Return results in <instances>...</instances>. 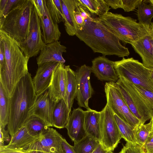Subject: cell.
I'll use <instances>...</instances> for the list:
<instances>
[{
    "mask_svg": "<svg viewBox=\"0 0 153 153\" xmlns=\"http://www.w3.org/2000/svg\"><path fill=\"white\" fill-rule=\"evenodd\" d=\"M82 29L76 36L95 53L103 56L115 55L119 57L128 56V48L121 43L120 39L99 20L93 17L85 20Z\"/></svg>",
    "mask_w": 153,
    "mask_h": 153,
    "instance_id": "1",
    "label": "cell"
},
{
    "mask_svg": "<svg viewBox=\"0 0 153 153\" xmlns=\"http://www.w3.org/2000/svg\"><path fill=\"white\" fill-rule=\"evenodd\" d=\"M0 39L5 53L4 63L0 68V82L10 97L18 82L28 72L29 59L25 56L16 42L1 29Z\"/></svg>",
    "mask_w": 153,
    "mask_h": 153,
    "instance_id": "2",
    "label": "cell"
},
{
    "mask_svg": "<svg viewBox=\"0 0 153 153\" xmlns=\"http://www.w3.org/2000/svg\"><path fill=\"white\" fill-rule=\"evenodd\" d=\"M36 97L31 75L28 72L18 82L10 97L7 130L11 137L30 116V111Z\"/></svg>",
    "mask_w": 153,
    "mask_h": 153,
    "instance_id": "3",
    "label": "cell"
},
{
    "mask_svg": "<svg viewBox=\"0 0 153 153\" xmlns=\"http://www.w3.org/2000/svg\"><path fill=\"white\" fill-rule=\"evenodd\" d=\"M98 17L108 30L126 43L131 44L150 33L149 28L130 17L108 12Z\"/></svg>",
    "mask_w": 153,
    "mask_h": 153,
    "instance_id": "4",
    "label": "cell"
},
{
    "mask_svg": "<svg viewBox=\"0 0 153 153\" xmlns=\"http://www.w3.org/2000/svg\"><path fill=\"white\" fill-rule=\"evenodd\" d=\"M33 6L32 0H21L0 25V29L16 42L24 40L29 32Z\"/></svg>",
    "mask_w": 153,
    "mask_h": 153,
    "instance_id": "5",
    "label": "cell"
},
{
    "mask_svg": "<svg viewBox=\"0 0 153 153\" xmlns=\"http://www.w3.org/2000/svg\"><path fill=\"white\" fill-rule=\"evenodd\" d=\"M114 67L119 77L153 92L151 69L145 67L138 60L132 57H123L120 60L114 62Z\"/></svg>",
    "mask_w": 153,
    "mask_h": 153,
    "instance_id": "6",
    "label": "cell"
},
{
    "mask_svg": "<svg viewBox=\"0 0 153 153\" xmlns=\"http://www.w3.org/2000/svg\"><path fill=\"white\" fill-rule=\"evenodd\" d=\"M125 103L132 114L144 124L151 119L153 109L142 98L132 84L125 79L119 76L115 82Z\"/></svg>",
    "mask_w": 153,
    "mask_h": 153,
    "instance_id": "7",
    "label": "cell"
},
{
    "mask_svg": "<svg viewBox=\"0 0 153 153\" xmlns=\"http://www.w3.org/2000/svg\"><path fill=\"white\" fill-rule=\"evenodd\" d=\"M16 42L25 56L29 59L36 56L46 45L42 38L40 19L33 4L28 35L23 41Z\"/></svg>",
    "mask_w": 153,
    "mask_h": 153,
    "instance_id": "8",
    "label": "cell"
},
{
    "mask_svg": "<svg viewBox=\"0 0 153 153\" xmlns=\"http://www.w3.org/2000/svg\"><path fill=\"white\" fill-rule=\"evenodd\" d=\"M106 104L119 117L135 128L140 121L131 112L123 100L115 82H108L105 85Z\"/></svg>",
    "mask_w": 153,
    "mask_h": 153,
    "instance_id": "9",
    "label": "cell"
},
{
    "mask_svg": "<svg viewBox=\"0 0 153 153\" xmlns=\"http://www.w3.org/2000/svg\"><path fill=\"white\" fill-rule=\"evenodd\" d=\"M100 112V143L106 149L112 152L117 146L122 137L114 119L113 112L106 104Z\"/></svg>",
    "mask_w": 153,
    "mask_h": 153,
    "instance_id": "10",
    "label": "cell"
},
{
    "mask_svg": "<svg viewBox=\"0 0 153 153\" xmlns=\"http://www.w3.org/2000/svg\"><path fill=\"white\" fill-rule=\"evenodd\" d=\"M63 138L56 129L48 127L26 149L47 153H64L62 144Z\"/></svg>",
    "mask_w": 153,
    "mask_h": 153,
    "instance_id": "11",
    "label": "cell"
},
{
    "mask_svg": "<svg viewBox=\"0 0 153 153\" xmlns=\"http://www.w3.org/2000/svg\"><path fill=\"white\" fill-rule=\"evenodd\" d=\"M91 67L85 64L80 66L75 72L77 81L76 100L79 106L90 110L89 100L91 97L94 90L90 82Z\"/></svg>",
    "mask_w": 153,
    "mask_h": 153,
    "instance_id": "12",
    "label": "cell"
},
{
    "mask_svg": "<svg viewBox=\"0 0 153 153\" xmlns=\"http://www.w3.org/2000/svg\"><path fill=\"white\" fill-rule=\"evenodd\" d=\"M55 102L51 98L48 88L37 96L35 102L30 112L44 120L48 127H53V115Z\"/></svg>",
    "mask_w": 153,
    "mask_h": 153,
    "instance_id": "13",
    "label": "cell"
},
{
    "mask_svg": "<svg viewBox=\"0 0 153 153\" xmlns=\"http://www.w3.org/2000/svg\"><path fill=\"white\" fill-rule=\"evenodd\" d=\"M59 63L54 70L48 88L49 95L55 102L65 99L66 84V67Z\"/></svg>",
    "mask_w": 153,
    "mask_h": 153,
    "instance_id": "14",
    "label": "cell"
},
{
    "mask_svg": "<svg viewBox=\"0 0 153 153\" xmlns=\"http://www.w3.org/2000/svg\"><path fill=\"white\" fill-rule=\"evenodd\" d=\"M92 72L98 80L101 81L116 82L119 79L114 67V62L105 56H99L92 61Z\"/></svg>",
    "mask_w": 153,
    "mask_h": 153,
    "instance_id": "15",
    "label": "cell"
},
{
    "mask_svg": "<svg viewBox=\"0 0 153 153\" xmlns=\"http://www.w3.org/2000/svg\"><path fill=\"white\" fill-rule=\"evenodd\" d=\"M85 115V111L81 108L74 109L65 127L68 135L74 143L87 135L84 124Z\"/></svg>",
    "mask_w": 153,
    "mask_h": 153,
    "instance_id": "16",
    "label": "cell"
},
{
    "mask_svg": "<svg viewBox=\"0 0 153 153\" xmlns=\"http://www.w3.org/2000/svg\"><path fill=\"white\" fill-rule=\"evenodd\" d=\"M59 63L51 62L38 66L36 74L32 79L34 90L37 96L48 88L53 72Z\"/></svg>",
    "mask_w": 153,
    "mask_h": 153,
    "instance_id": "17",
    "label": "cell"
},
{
    "mask_svg": "<svg viewBox=\"0 0 153 153\" xmlns=\"http://www.w3.org/2000/svg\"><path fill=\"white\" fill-rule=\"evenodd\" d=\"M66 52V47L57 41L47 44L41 50L36 58L38 66L47 62H56L64 63L65 62L62 56L63 53Z\"/></svg>",
    "mask_w": 153,
    "mask_h": 153,
    "instance_id": "18",
    "label": "cell"
},
{
    "mask_svg": "<svg viewBox=\"0 0 153 153\" xmlns=\"http://www.w3.org/2000/svg\"><path fill=\"white\" fill-rule=\"evenodd\" d=\"M45 11L40 17L43 40L45 44L58 41L61 35L58 25L52 19L47 8L46 0H43Z\"/></svg>",
    "mask_w": 153,
    "mask_h": 153,
    "instance_id": "19",
    "label": "cell"
},
{
    "mask_svg": "<svg viewBox=\"0 0 153 153\" xmlns=\"http://www.w3.org/2000/svg\"><path fill=\"white\" fill-rule=\"evenodd\" d=\"M131 45L141 57L144 66L153 68V37L150 33Z\"/></svg>",
    "mask_w": 153,
    "mask_h": 153,
    "instance_id": "20",
    "label": "cell"
},
{
    "mask_svg": "<svg viewBox=\"0 0 153 153\" xmlns=\"http://www.w3.org/2000/svg\"><path fill=\"white\" fill-rule=\"evenodd\" d=\"M65 17L64 25L65 31L69 36L76 35L78 29L74 17L77 0H60Z\"/></svg>",
    "mask_w": 153,
    "mask_h": 153,
    "instance_id": "21",
    "label": "cell"
},
{
    "mask_svg": "<svg viewBox=\"0 0 153 153\" xmlns=\"http://www.w3.org/2000/svg\"><path fill=\"white\" fill-rule=\"evenodd\" d=\"M84 124L87 135L101 140L100 130V112L91 109L85 111Z\"/></svg>",
    "mask_w": 153,
    "mask_h": 153,
    "instance_id": "22",
    "label": "cell"
},
{
    "mask_svg": "<svg viewBox=\"0 0 153 153\" xmlns=\"http://www.w3.org/2000/svg\"><path fill=\"white\" fill-rule=\"evenodd\" d=\"M71 112L63 99L55 102L53 115V126L59 129L65 128Z\"/></svg>",
    "mask_w": 153,
    "mask_h": 153,
    "instance_id": "23",
    "label": "cell"
},
{
    "mask_svg": "<svg viewBox=\"0 0 153 153\" xmlns=\"http://www.w3.org/2000/svg\"><path fill=\"white\" fill-rule=\"evenodd\" d=\"M38 138L32 136L23 126L11 137V140L7 146L8 147L26 149Z\"/></svg>",
    "mask_w": 153,
    "mask_h": 153,
    "instance_id": "24",
    "label": "cell"
},
{
    "mask_svg": "<svg viewBox=\"0 0 153 153\" xmlns=\"http://www.w3.org/2000/svg\"><path fill=\"white\" fill-rule=\"evenodd\" d=\"M66 93L64 99L69 110L71 111L74 100L77 92V81L75 72L71 69L69 65H67Z\"/></svg>",
    "mask_w": 153,
    "mask_h": 153,
    "instance_id": "25",
    "label": "cell"
},
{
    "mask_svg": "<svg viewBox=\"0 0 153 153\" xmlns=\"http://www.w3.org/2000/svg\"><path fill=\"white\" fill-rule=\"evenodd\" d=\"M82 6L93 15L101 16L108 12L110 6L104 0H77Z\"/></svg>",
    "mask_w": 153,
    "mask_h": 153,
    "instance_id": "26",
    "label": "cell"
},
{
    "mask_svg": "<svg viewBox=\"0 0 153 153\" xmlns=\"http://www.w3.org/2000/svg\"><path fill=\"white\" fill-rule=\"evenodd\" d=\"M137 8L139 23L149 28L153 18V5L149 3L147 0H142Z\"/></svg>",
    "mask_w": 153,
    "mask_h": 153,
    "instance_id": "27",
    "label": "cell"
},
{
    "mask_svg": "<svg viewBox=\"0 0 153 153\" xmlns=\"http://www.w3.org/2000/svg\"><path fill=\"white\" fill-rule=\"evenodd\" d=\"M10 97L0 82V125L5 127L9 121Z\"/></svg>",
    "mask_w": 153,
    "mask_h": 153,
    "instance_id": "28",
    "label": "cell"
},
{
    "mask_svg": "<svg viewBox=\"0 0 153 153\" xmlns=\"http://www.w3.org/2000/svg\"><path fill=\"white\" fill-rule=\"evenodd\" d=\"M114 117L122 138L137 147L134 128L125 122L114 113Z\"/></svg>",
    "mask_w": 153,
    "mask_h": 153,
    "instance_id": "29",
    "label": "cell"
},
{
    "mask_svg": "<svg viewBox=\"0 0 153 153\" xmlns=\"http://www.w3.org/2000/svg\"><path fill=\"white\" fill-rule=\"evenodd\" d=\"M24 126L30 134L36 137H38L48 127L44 120L34 115H31L28 118Z\"/></svg>",
    "mask_w": 153,
    "mask_h": 153,
    "instance_id": "30",
    "label": "cell"
},
{
    "mask_svg": "<svg viewBox=\"0 0 153 153\" xmlns=\"http://www.w3.org/2000/svg\"><path fill=\"white\" fill-rule=\"evenodd\" d=\"M100 143L96 139L87 135L81 140L74 143L73 147L76 153H92Z\"/></svg>",
    "mask_w": 153,
    "mask_h": 153,
    "instance_id": "31",
    "label": "cell"
},
{
    "mask_svg": "<svg viewBox=\"0 0 153 153\" xmlns=\"http://www.w3.org/2000/svg\"><path fill=\"white\" fill-rule=\"evenodd\" d=\"M47 8L54 22L58 24L65 21V17L60 0H45Z\"/></svg>",
    "mask_w": 153,
    "mask_h": 153,
    "instance_id": "32",
    "label": "cell"
},
{
    "mask_svg": "<svg viewBox=\"0 0 153 153\" xmlns=\"http://www.w3.org/2000/svg\"><path fill=\"white\" fill-rule=\"evenodd\" d=\"M152 130V123L151 120L149 123L140 124L134 128L137 147L140 149L145 143Z\"/></svg>",
    "mask_w": 153,
    "mask_h": 153,
    "instance_id": "33",
    "label": "cell"
},
{
    "mask_svg": "<svg viewBox=\"0 0 153 153\" xmlns=\"http://www.w3.org/2000/svg\"><path fill=\"white\" fill-rule=\"evenodd\" d=\"M132 84L142 98L153 109V92L139 85Z\"/></svg>",
    "mask_w": 153,
    "mask_h": 153,
    "instance_id": "34",
    "label": "cell"
},
{
    "mask_svg": "<svg viewBox=\"0 0 153 153\" xmlns=\"http://www.w3.org/2000/svg\"><path fill=\"white\" fill-rule=\"evenodd\" d=\"M142 0H121V8L126 12L134 10Z\"/></svg>",
    "mask_w": 153,
    "mask_h": 153,
    "instance_id": "35",
    "label": "cell"
},
{
    "mask_svg": "<svg viewBox=\"0 0 153 153\" xmlns=\"http://www.w3.org/2000/svg\"><path fill=\"white\" fill-rule=\"evenodd\" d=\"M21 0H7L3 11L0 13V25L3 22L4 19L10 12L15 6Z\"/></svg>",
    "mask_w": 153,
    "mask_h": 153,
    "instance_id": "36",
    "label": "cell"
},
{
    "mask_svg": "<svg viewBox=\"0 0 153 153\" xmlns=\"http://www.w3.org/2000/svg\"><path fill=\"white\" fill-rule=\"evenodd\" d=\"M140 150L141 153H153V130Z\"/></svg>",
    "mask_w": 153,
    "mask_h": 153,
    "instance_id": "37",
    "label": "cell"
},
{
    "mask_svg": "<svg viewBox=\"0 0 153 153\" xmlns=\"http://www.w3.org/2000/svg\"><path fill=\"white\" fill-rule=\"evenodd\" d=\"M0 153H32V151L23 148H13L4 145L0 146Z\"/></svg>",
    "mask_w": 153,
    "mask_h": 153,
    "instance_id": "38",
    "label": "cell"
},
{
    "mask_svg": "<svg viewBox=\"0 0 153 153\" xmlns=\"http://www.w3.org/2000/svg\"><path fill=\"white\" fill-rule=\"evenodd\" d=\"M120 152L121 153H141L139 148L128 142L123 146Z\"/></svg>",
    "mask_w": 153,
    "mask_h": 153,
    "instance_id": "39",
    "label": "cell"
},
{
    "mask_svg": "<svg viewBox=\"0 0 153 153\" xmlns=\"http://www.w3.org/2000/svg\"><path fill=\"white\" fill-rule=\"evenodd\" d=\"M74 17L78 30H81L85 25V22L77 9L76 7L74 11Z\"/></svg>",
    "mask_w": 153,
    "mask_h": 153,
    "instance_id": "40",
    "label": "cell"
},
{
    "mask_svg": "<svg viewBox=\"0 0 153 153\" xmlns=\"http://www.w3.org/2000/svg\"><path fill=\"white\" fill-rule=\"evenodd\" d=\"M39 17L43 16L45 12L43 0H32Z\"/></svg>",
    "mask_w": 153,
    "mask_h": 153,
    "instance_id": "41",
    "label": "cell"
},
{
    "mask_svg": "<svg viewBox=\"0 0 153 153\" xmlns=\"http://www.w3.org/2000/svg\"><path fill=\"white\" fill-rule=\"evenodd\" d=\"M76 9L85 20L92 18V15L85 8L79 4L77 0Z\"/></svg>",
    "mask_w": 153,
    "mask_h": 153,
    "instance_id": "42",
    "label": "cell"
},
{
    "mask_svg": "<svg viewBox=\"0 0 153 153\" xmlns=\"http://www.w3.org/2000/svg\"><path fill=\"white\" fill-rule=\"evenodd\" d=\"M5 128L0 127V146H4V142H8L10 140L9 133L8 131L5 129Z\"/></svg>",
    "mask_w": 153,
    "mask_h": 153,
    "instance_id": "43",
    "label": "cell"
},
{
    "mask_svg": "<svg viewBox=\"0 0 153 153\" xmlns=\"http://www.w3.org/2000/svg\"><path fill=\"white\" fill-rule=\"evenodd\" d=\"M62 144L64 153H76L73 146L70 145L63 138L62 140Z\"/></svg>",
    "mask_w": 153,
    "mask_h": 153,
    "instance_id": "44",
    "label": "cell"
},
{
    "mask_svg": "<svg viewBox=\"0 0 153 153\" xmlns=\"http://www.w3.org/2000/svg\"><path fill=\"white\" fill-rule=\"evenodd\" d=\"M105 2L111 7L116 9L121 8V0H104Z\"/></svg>",
    "mask_w": 153,
    "mask_h": 153,
    "instance_id": "45",
    "label": "cell"
},
{
    "mask_svg": "<svg viewBox=\"0 0 153 153\" xmlns=\"http://www.w3.org/2000/svg\"><path fill=\"white\" fill-rule=\"evenodd\" d=\"M5 60V53L4 46L1 40L0 39V68L4 63Z\"/></svg>",
    "mask_w": 153,
    "mask_h": 153,
    "instance_id": "46",
    "label": "cell"
},
{
    "mask_svg": "<svg viewBox=\"0 0 153 153\" xmlns=\"http://www.w3.org/2000/svg\"><path fill=\"white\" fill-rule=\"evenodd\" d=\"M111 152L105 149L100 143L92 153H109Z\"/></svg>",
    "mask_w": 153,
    "mask_h": 153,
    "instance_id": "47",
    "label": "cell"
},
{
    "mask_svg": "<svg viewBox=\"0 0 153 153\" xmlns=\"http://www.w3.org/2000/svg\"><path fill=\"white\" fill-rule=\"evenodd\" d=\"M7 0H0V13L4 10Z\"/></svg>",
    "mask_w": 153,
    "mask_h": 153,
    "instance_id": "48",
    "label": "cell"
},
{
    "mask_svg": "<svg viewBox=\"0 0 153 153\" xmlns=\"http://www.w3.org/2000/svg\"><path fill=\"white\" fill-rule=\"evenodd\" d=\"M150 33L153 37V22H152L149 27Z\"/></svg>",
    "mask_w": 153,
    "mask_h": 153,
    "instance_id": "49",
    "label": "cell"
},
{
    "mask_svg": "<svg viewBox=\"0 0 153 153\" xmlns=\"http://www.w3.org/2000/svg\"><path fill=\"white\" fill-rule=\"evenodd\" d=\"M151 71H150V72H151V77L152 80V81H153V68L150 69Z\"/></svg>",
    "mask_w": 153,
    "mask_h": 153,
    "instance_id": "50",
    "label": "cell"
},
{
    "mask_svg": "<svg viewBox=\"0 0 153 153\" xmlns=\"http://www.w3.org/2000/svg\"><path fill=\"white\" fill-rule=\"evenodd\" d=\"M147 1L149 3L153 5V0H148Z\"/></svg>",
    "mask_w": 153,
    "mask_h": 153,
    "instance_id": "51",
    "label": "cell"
},
{
    "mask_svg": "<svg viewBox=\"0 0 153 153\" xmlns=\"http://www.w3.org/2000/svg\"><path fill=\"white\" fill-rule=\"evenodd\" d=\"M32 153H37V151H32Z\"/></svg>",
    "mask_w": 153,
    "mask_h": 153,
    "instance_id": "52",
    "label": "cell"
},
{
    "mask_svg": "<svg viewBox=\"0 0 153 153\" xmlns=\"http://www.w3.org/2000/svg\"><path fill=\"white\" fill-rule=\"evenodd\" d=\"M151 120H152V128H153V116L152 117V119H151Z\"/></svg>",
    "mask_w": 153,
    "mask_h": 153,
    "instance_id": "53",
    "label": "cell"
},
{
    "mask_svg": "<svg viewBox=\"0 0 153 153\" xmlns=\"http://www.w3.org/2000/svg\"><path fill=\"white\" fill-rule=\"evenodd\" d=\"M37 151V153H44L43 152L41 151Z\"/></svg>",
    "mask_w": 153,
    "mask_h": 153,
    "instance_id": "54",
    "label": "cell"
},
{
    "mask_svg": "<svg viewBox=\"0 0 153 153\" xmlns=\"http://www.w3.org/2000/svg\"><path fill=\"white\" fill-rule=\"evenodd\" d=\"M113 153V152H110V153ZM118 153H121V152H120Z\"/></svg>",
    "mask_w": 153,
    "mask_h": 153,
    "instance_id": "55",
    "label": "cell"
},
{
    "mask_svg": "<svg viewBox=\"0 0 153 153\" xmlns=\"http://www.w3.org/2000/svg\"><path fill=\"white\" fill-rule=\"evenodd\" d=\"M43 153H45V152H43Z\"/></svg>",
    "mask_w": 153,
    "mask_h": 153,
    "instance_id": "56",
    "label": "cell"
}]
</instances>
